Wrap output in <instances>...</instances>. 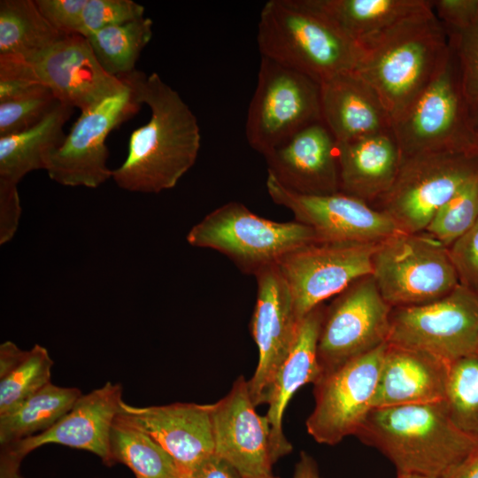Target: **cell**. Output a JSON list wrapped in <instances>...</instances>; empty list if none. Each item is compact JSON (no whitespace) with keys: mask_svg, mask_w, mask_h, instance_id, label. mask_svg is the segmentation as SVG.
<instances>
[{"mask_svg":"<svg viewBox=\"0 0 478 478\" xmlns=\"http://www.w3.org/2000/svg\"><path fill=\"white\" fill-rule=\"evenodd\" d=\"M118 78L137 104L149 106L150 117L132 132L127 158L112 178L120 189L132 192L158 193L174 188L198 155L197 117L156 73L135 70Z\"/></svg>","mask_w":478,"mask_h":478,"instance_id":"1","label":"cell"},{"mask_svg":"<svg viewBox=\"0 0 478 478\" xmlns=\"http://www.w3.org/2000/svg\"><path fill=\"white\" fill-rule=\"evenodd\" d=\"M358 45L354 70L378 95L392 122L432 81L451 54L447 33L433 7Z\"/></svg>","mask_w":478,"mask_h":478,"instance_id":"2","label":"cell"},{"mask_svg":"<svg viewBox=\"0 0 478 478\" xmlns=\"http://www.w3.org/2000/svg\"><path fill=\"white\" fill-rule=\"evenodd\" d=\"M397 474L439 478L478 451V441L452 421L444 400L374 408L356 436Z\"/></svg>","mask_w":478,"mask_h":478,"instance_id":"3","label":"cell"},{"mask_svg":"<svg viewBox=\"0 0 478 478\" xmlns=\"http://www.w3.org/2000/svg\"><path fill=\"white\" fill-rule=\"evenodd\" d=\"M257 42L261 57L300 72L318 83L354 70L359 45L312 0H270L259 15Z\"/></svg>","mask_w":478,"mask_h":478,"instance_id":"4","label":"cell"},{"mask_svg":"<svg viewBox=\"0 0 478 478\" xmlns=\"http://www.w3.org/2000/svg\"><path fill=\"white\" fill-rule=\"evenodd\" d=\"M194 247L216 251L243 273L255 275L289 252L320 242L308 226L257 215L240 202H228L204 216L187 235Z\"/></svg>","mask_w":478,"mask_h":478,"instance_id":"5","label":"cell"},{"mask_svg":"<svg viewBox=\"0 0 478 478\" xmlns=\"http://www.w3.org/2000/svg\"><path fill=\"white\" fill-rule=\"evenodd\" d=\"M0 79L45 86L58 101L81 112L127 89L103 69L88 39L77 34L64 35L30 56L0 55Z\"/></svg>","mask_w":478,"mask_h":478,"instance_id":"6","label":"cell"},{"mask_svg":"<svg viewBox=\"0 0 478 478\" xmlns=\"http://www.w3.org/2000/svg\"><path fill=\"white\" fill-rule=\"evenodd\" d=\"M372 276L392 308L433 302L459 285L449 248L424 232H397L379 242Z\"/></svg>","mask_w":478,"mask_h":478,"instance_id":"7","label":"cell"},{"mask_svg":"<svg viewBox=\"0 0 478 478\" xmlns=\"http://www.w3.org/2000/svg\"><path fill=\"white\" fill-rule=\"evenodd\" d=\"M320 121L323 120L320 83L261 57L245 122L250 146L265 156L305 127Z\"/></svg>","mask_w":478,"mask_h":478,"instance_id":"8","label":"cell"},{"mask_svg":"<svg viewBox=\"0 0 478 478\" xmlns=\"http://www.w3.org/2000/svg\"><path fill=\"white\" fill-rule=\"evenodd\" d=\"M402 160L435 153L466 155L476 132L451 54L432 81L393 122Z\"/></svg>","mask_w":478,"mask_h":478,"instance_id":"9","label":"cell"},{"mask_svg":"<svg viewBox=\"0 0 478 478\" xmlns=\"http://www.w3.org/2000/svg\"><path fill=\"white\" fill-rule=\"evenodd\" d=\"M478 172V159L464 154L417 155L402 160L391 188L378 200L399 231H425L437 210Z\"/></svg>","mask_w":478,"mask_h":478,"instance_id":"10","label":"cell"},{"mask_svg":"<svg viewBox=\"0 0 478 478\" xmlns=\"http://www.w3.org/2000/svg\"><path fill=\"white\" fill-rule=\"evenodd\" d=\"M391 311L372 274L336 295L326 306L318 340L321 375L388 343Z\"/></svg>","mask_w":478,"mask_h":478,"instance_id":"11","label":"cell"},{"mask_svg":"<svg viewBox=\"0 0 478 478\" xmlns=\"http://www.w3.org/2000/svg\"><path fill=\"white\" fill-rule=\"evenodd\" d=\"M388 343L424 351L449 363L476 353L478 294L459 284L433 302L392 308Z\"/></svg>","mask_w":478,"mask_h":478,"instance_id":"12","label":"cell"},{"mask_svg":"<svg viewBox=\"0 0 478 478\" xmlns=\"http://www.w3.org/2000/svg\"><path fill=\"white\" fill-rule=\"evenodd\" d=\"M387 344L321 375L314 383L315 405L305 426L317 443L335 445L356 436L373 409Z\"/></svg>","mask_w":478,"mask_h":478,"instance_id":"13","label":"cell"},{"mask_svg":"<svg viewBox=\"0 0 478 478\" xmlns=\"http://www.w3.org/2000/svg\"><path fill=\"white\" fill-rule=\"evenodd\" d=\"M377 243L314 242L281 258L277 265L291 290L298 319L372 274Z\"/></svg>","mask_w":478,"mask_h":478,"instance_id":"14","label":"cell"},{"mask_svg":"<svg viewBox=\"0 0 478 478\" xmlns=\"http://www.w3.org/2000/svg\"><path fill=\"white\" fill-rule=\"evenodd\" d=\"M141 108L126 90L81 112L64 143L48 158L49 177L64 186L95 189L112 177L107 166L109 134Z\"/></svg>","mask_w":478,"mask_h":478,"instance_id":"15","label":"cell"},{"mask_svg":"<svg viewBox=\"0 0 478 478\" xmlns=\"http://www.w3.org/2000/svg\"><path fill=\"white\" fill-rule=\"evenodd\" d=\"M266 184L274 203L289 210L296 221L310 227L320 242L379 243L401 232L383 212L341 191L300 194L282 186L270 173Z\"/></svg>","mask_w":478,"mask_h":478,"instance_id":"16","label":"cell"},{"mask_svg":"<svg viewBox=\"0 0 478 478\" xmlns=\"http://www.w3.org/2000/svg\"><path fill=\"white\" fill-rule=\"evenodd\" d=\"M257 299L251 334L258 350V361L249 382L255 406L266 404L274 375L288 356L298 332V319L289 286L277 264L255 275Z\"/></svg>","mask_w":478,"mask_h":478,"instance_id":"17","label":"cell"},{"mask_svg":"<svg viewBox=\"0 0 478 478\" xmlns=\"http://www.w3.org/2000/svg\"><path fill=\"white\" fill-rule=\"evenodd\" d=\"M255 407L243 376L235 380L224 397L212 404L214 453L243 477L272 474L278 460L269 421Z\"/></svg>","mask_w":478,"mask_h":478,"instance_id":"18","label":"cell"},{"mask_svg":"<svg viewBox=\"0 0 478 478\" xmlns=\"http://www.w3.org/2000/svg\"><path fill=\"white\" fill-rule=\"evenodd\" d=\"M120 383L81 395L73 408L49 429L13 443L1 444V456L20 463L32 451L49 443L84 450L110 466L109 436L122 402Z\"/></svg>","mask_w":478,"mask_h":478,"instance_id":"19","label":"cell"},{"mask_svg":"<svg viewBox=\"0 0 478 478\" xmlns=\"http://www.w3.org/2000/svg\"><path fill=\"white\" fill-rule=\"evenodd\" d=\"M212 404L173 403L134 406L122 401L120 412L150 435L190 474L214 453Z\"/></svg>","mask_w":478,"mask_h":478,"instance_id":"20","label":"cell"},{"mask_svg":"<svg viewBox=\"0 0 478 478\" xmlns=\"http://www.w3.org/2000/svg\"><path fill=\"white\" fill-rule=\"evenodd\" d=\"M267 173L305 195L340 191L337 143L323 121L312 124L264 156Z\"/></svg>","mask_w":478,"mask_h":478,"instance_id":"21","label":"cell"},{"mask_svg":"<svg viewBox=\"0 0 478 478\" xmlns=\"http://www.w3.org/2000/svg\"><path fill=\"white\" fill-rule=\"evenodd\" d=\"M450 364L424 351L388 343L373 409L444 400Z\"/></svg>","mask_w":478,"mask_h":478,"instance_id":"22","label":"cell"},{"mask_svg":"<svg viewBox=\"0 0 478 478\" xmlns=\"http://www.w3.org/2000/svg\"><path fill=\"white\" fill-rule=\"evenodd\" d=\"M320 85L322 120L336 143L392 130V119L382 100L355 70Z\"/></svg>","mask_w":478,"mask_h":478,"instance_id":"23","label":"cell"},{"mask_svg":"<svg viewBox=\"0 0 478 478\" xmlns=\"http://www.w3.org/2000/svg\"><path fill=\"white\" fill-rule=\"evenodd\" d=\"M326 305L321 304L300 321L296 340L278 368L266 395V417L278 459L291 451L292 446L282 429L283 413L293 395L304 385L315 383L321 375L318 361V340Z\"/></svg>","mask_w":478,"mask_h":478,"instance_id":"24","label":"cell"},{"mask_svg":"<svg viewBox=\"0 0 478 478\" xmlns=\"http://www.w3.org/2000/svg\"><path fill=\"white\" fill-rule=\"evenodd\" d=\"M340 191L367 203L393 185L402 156L392 130L337 143Z\"/></svg>","mask_w":478,"mask_h":478,"instance_id":"25","label":"cell"},{"mask_svg":"<svg viewBox=\"0 0 478 478\" xmlns=\"http://www.w3.org/2000/svg\"><path fill=\"white\" fill-rule=\"evenodd\" d=\"M73 109L59 101L35 127L0 137V180L18 184L28 173L45 170L49 157L66 139L64 126Z\"/></svg>","mask_w":478,"mask_h":478,"instance_id":"26","label":"cell"},{"mask_svg":"<svg viewBox=\"0 0 478 478\" xmlns=\"http://www.w3.org/2000/svg\"><path fill=\"white\" fill-rule=\"evenodd\" d=\"M358 44L399 21L432 7L427 0H312Z\"/></svg>","mask_w":478,"mask_h":478,"instance_id":"27","label":"cell"},{"mask_svg":"<svg viewBox=\"0 0 478 478\" xmlns=\"http://www.w3.org/2000/svg\"><path fill=\"white\" fill-rule=\"evenodd\" d=\"M110 466L122 463L136 478H177L181 469L144 430L119 412L109 436Z\"/></svg>","mask_w":478,"mask_h":478,"instance_id":"28","label":"cell"},{"mask_svg":"<svg viewBox=\"0 0 478 478\" xmlns=\"http://www.w3.org/2000/svg\"><path fill=\"white\" fill-rule=\"evenodd\" d=\"M81 395L78 388L49 383L12 412L0 416V445L49 429L73 408Z\"/></svg>","mask_w":478,"mask_h":478,"instance_id":"29","label":"cell"},{"mask_svg":"<svg viewBox=\"0 0 478 478\" xmlns=\"http://www.w3.org/2000/svg\"><path fill=\"white\" fill-rule=\"evenodd\" d=\"M63 35L42 16L35 1H0V55L30 56Z\"/></svg>","mask_w":478,"mask_h":478,"instance_id":"30","label":"cell"},{"mask_svg":"<svg viewBox=\"0 0 478 478\" xmlns=\"http://www.w3.org/2000/svg\"><path fill=\"white\" fill-rule=\"evenodd\" d=\"M153 21L147 17L104 27L86 37L103 69L120 77L135 70L142 50L152 37Z\"/></svg>","mask_w":478,"mask_h":478,"instance_id":"31","label":"cell"},{"mask_svg":"<svg viewBox=\"0 0 478 478\" xmlns=\"http://www.w3.org/2000/svg\"><path fill=\"white\" fill-rule=\"evenodd\" d=\"M444 402L454 424L478 441V353L450 364Z\"/></svg>","mask_w":478,"mask_h":478,"instance_id":"32","label":"cell"},{"mask_svg":"<svg viewBox=\"0 0 478 478\" xmlns=\"http://www.w3.org/2000/svg\"><path fill=\"white\" fill-rule=\"evenodd\" d=\"M478 221V172L433 216L424 233L450 247Z\"/></svg>","mask_w":478,"mask_h":478,"instance_id":"33","label":"cell"},{"mask_svg":"<svg viewBox=\"0 0 478 478\" xmlns=\"http://www.w3.org/2000/svg\"><path fill=\"white\" fill-rule=\"evenodd\" d=\"M53 364L48 350L42 345L35 344L27 351L24 360L0 379V416L50 383Z\"/></svg>","mask_w":478,"mask_h":478,"instance_id":"34","label":"cell"},{"mask_svg":"<svg viewBox=\"0 0 478 478\" xmlns=\"http://www.w3.org/2000/svg\"><path fill=\"white\" fill-rule=\"evenodd\" d=\"M446 33L458 61L461 93L474 127L478 121V17L466 27Z\"/></svg>","mask_w":478,"mask_h":478,"instance_id":"35","label":"cell"},{"mask_svg":"<svg viewBox=\"0 0 478 478\" xmlns=\"http://www.w3.org/2000/svg\"><path fill=\"white\" fill-rule=\"evenodd\" d=\"M58 102L49 88L36 85L20 97L0 103V137L35 127Z\"/></svg>","mask_w":478,"mask_h":478,"instance_id":"36","label":"cell"},{"mask_svg":"<svg viewBox=\"0 0 478 478\" xmlns=\"http://www.w3.org/2000/svg\"><path fill=\"white\" fill-rule=\"evenodd\" d=\"M144 11L132 0H87L79 35L88 37L104 27L141 19Z\"/></svg>","mask_w":478,"mask_h":478,"instance_id":"37","label":"cell"},{"mask_svg":"<svg viewBox=\"0 0 478 478\" xmlns=\"http://www.w3.org/2000/svg\"><path fill=\"white\" fill-rule=\"evenodd\" d=\"M449 251L459 284L478 294V221Z\"/></svg>","mask_w":478,"mask_h":478,"instance_id":"38","label":"cell"},{"mask_svg":"<svg viewBox=\"0 0 478 478\" xmlns=\"http://www.w3.org/2000/svg\"><path fill=\"white\" fill-rule=\"evenodd\" d=\"M35 4L58 32L64 35H79L81 14L87 0H35Z\"/></svg>","mask_w":478,"mask_h":478,"instance_id":"39","label":"cell"},{"mask_svg":"<svg viewBox=\"0 0 478 478\" xmlns=\"http://www.w3.org/2000/svg\"><path fill=\"white\" fill-rule=\"evenodd\" d=\"M433 11L446 32L463 29L478 17V0L431 1Z\"/></svg>","mask_w":478,"mask_h":478,"instance_id":"40","label":"cell"},{"mask_svg":"<svg viewBox=\"0 0 478 478\" xmlns=\"http://www.w3.org/2000/svg\"><path fill=\"white\" fill-rule=\"evenodd\" d=\"M20 214L18 184L0 180V244L12 239L19 227Z\"/></svg>","mask_w":478,"mask_h":478,"instance_id":"41","label":"cell"},{"mask_svg":"<svg viewBox=\"0 0 478 478\" xmlns=\"http://www.w3.org/2000/svg\"><path fill=\"white\" fill-rule=\"evenodd\" d=\"M189 478H243V476L231 463L213 453L189 474Z\"/></svg>","mask_w":478,"mask_h":478,"instance_id":"42","label":"cell"},{"mask_svg":"<svg viewBox=\"0 0 478 478\" xmlns=\"http://www.w3.org/2000/svg\"><path fill=\"white\" fill-rule=\"evenodd\" d=\"M27 351H22L13 342L5 341L0 345V379L6 376L26 358Z\"/></svg>","mask_w":478,"mask_h":478,"instance_id":"43","label":"cell"},{"mask_svg":"<svg viewBox=\"0 0 478 478\" xmlns=\"http://www.w3.org/2000/svg\"><path fill=\"white\" fill-rule=\"evenodd\" d=\"M439 478H478V451Z\"/></svg>","mask_w":478,"mask_h":478,"instance_id":"44","label":"cell"},{"mask_svg":"<svg viewBox=\"0 0 478 478\" xmlns=\"http://www.w3.org/2000/svg\"><path fill=\"white\" fill-rule=\"evenodd\" d=\"M292 478H321L317 463L312 456L301 451Z\"/></svg>","mask_w":478,"mask_h":478,"instance_id":"45","label":"cell"},{"mask_svg":"<svg viewBox=\"0 0 478 478\" xmlns=\"http://www.w3.org/2000/svg\"><path fill=\"white\" fill-rule=\"evenodd\" d=\"M466 156L471 158L478 159V131L475 132L472 143L468 148Z\"/></svg>","mask_w":478,"mask_h":478,"instance_id":"46","label":"cell"},{"mask_svg":"<svg viewBox=\"0 0 478 478\" xmlns=\"http://www.w3.org/2000/svg\"><path fill=\"white\" fill-rule=\"evenodd\" d=\"M397 478H426L424 476L411 474H397Z\"/></svg>","mask_w":478,"mask_h":478,"instance_id":"47","label":"cell"},{"mask_svg":"<svg viewBox=\"0 0 478 478\" xmlns=\"http://www.w3.org/2000/svg\"><path fill=\"white\" fill-rule=\"evenodd\" d=\"M243 478H278V477L274 476L273 474H268L244 476Z\"/></svg>","mask_w":478,"mask_h":478,"instance_id":"48","label":"cell"},{"mask_svg":"<svg viewBox=\"0 0 478 478\" xmlns=\"http://www.w3.org/2000/svg\"><path fill=\"white\" fill-rule=\"evenodd\" d=\"M177 478H189V474H186L184 473H181L180 474V476H178Z\"/></svg>","mask_w":478,"mask_h":478,"instance_id":"49","label":"cell"},{"mask_svg":"<svg viewBox=\"0 0 478 478\" xmlns=\"http://www.w3.org/2000/svg\"><path fill=\"white\" fill-rule=\"evenodd\" d=\"M476 353H478V347H477V351H476Z\"/></svg>","mask_w":478,"mask_h":478,"instance_id":"50","label":"cell"}]
</instances>
